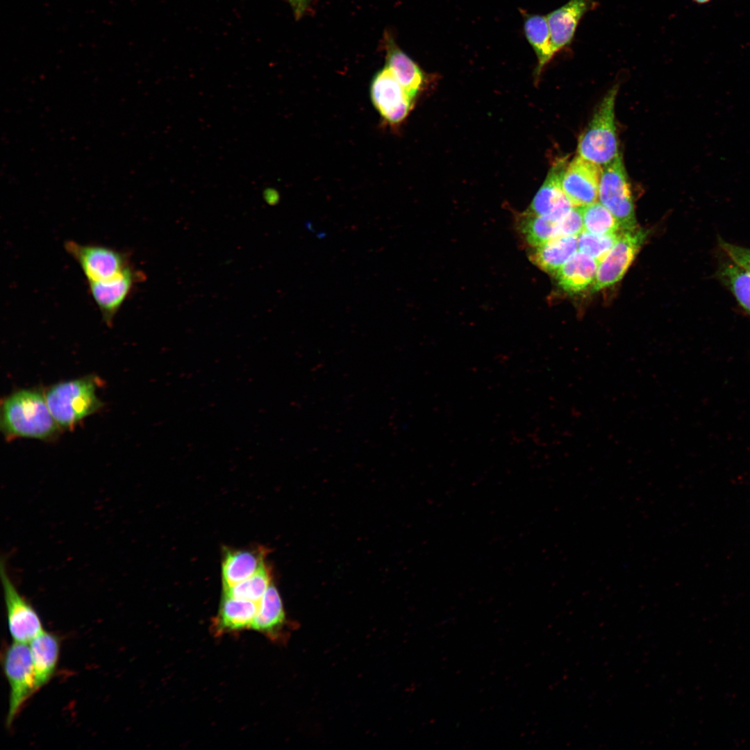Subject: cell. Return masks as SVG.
<instances>
[{"mask_svg": "<svg viewBox=\"0 0 750 750\" xmlns=\"http://www.w3.org/2000/svg\"><path fill=\"white\" fill-rule=\"evenodd\" d=\"M3 668L9 685L6 724L10 726L28 700L38 691L29 646L14 642L3 659Z\"/></svg>", "mask_w": 750, "mask_h": 750, "instance_id": "4", "label": "cell"}, {"mask_svg": "<svg viewBox=\"0 0 750 750\" xmlns=\"http://www.w3.org/2000/svg\"><path fill=\"white\" fill-rule=\"evenodd\" d=\"M598 199L618 221L622 229L637 227L633 199L621 154L601 167Z\"/></svg>", "mask_w": 750, "mask_h": 750, "instance_id": "6", "label": "cell"}, {"mask_svg": "<svg viewBox=\"0 0 750 750\" xmlns=\"http://www.w3.org/2000/svg\"><path fill=\"white\" fill-rule=\"evenodd\" d=\"M64 247L78 263L88 282L112 279L132 265L128 252L104 244L67 240Z\"/></svg>", "mask_w": 750, "mask_h": 750, "instance_id": "5", "label": "cell"}, {"mask_svg": "<svg viewBox=\"0 0 750 750\" xmlns=\"http://www.w3.org/2000/svg\"><path fill=\"white\" fill-rule=\"evenodd\" d=\"M0 427L4 438H18L51 441L61 428L51 415L44 392L40 389L17 390L2 399Z\"/></svg>", "mask_w": 750, "mask_h": 750, "instance_id": "1", "label": "cell"}, {"mask_svg": "<svg viewBox=\"0 0 750 750\" xmlns=\"http://www.w3.org/2000/svg\"><path fill=\"white\" fill-rule=\"evenodd\" d=\"M694 2L698 4H705L710 2L711 0H692Z\"/></svg>", "mask_w": 750, "mask_h": 750, "instance_id": "30", "label": "cell"}, {"mask_svg": "<svg viewBox=\"0 0 750 750\" xmlns=\"http://www.w3.org/2000/svg\"><path fill=\"white\" fill-rule=\"evenodd\" d=\"M620 233L598 235L583 231L578 236V251L593 258L599 263L612 248Z\"/></svg>", "mask_w": 750, "mask_h": 750, "instance_id": "26", "label": "cell"}, {"mask_svg": "<svg viewBox=\"0 0 750 750\" xmlns=\"http://www.w3.org/2000/svg\"><path fill=\"white\" fill-rule=\"evenodd\" d=\"M258 610V603L223 596L212 629L218 635L251 628Z\"/></svg>", "mask_w": 750, "mask_h": 750, "instance_id": "18", "label": "cell"}, {"mask_svg": "<svg viewBox=\"0 0 750 750\" xmlns=\"http://www.w3.org/2000/svg\"><path fill=\"white\" fill-rule=\"evenodd\" d=\"M146 278L145 273L132 265L112 279L88 282L89 294L107 326L112 325L118 312L137 285Z\"/></svg>", "mask_w": 750, "mask_h": 750, "instance_id": "9", "label": "cell"}, {"mask_svg": "<svg viewBox=\"0 0 750 750\" xmlns=\"http://www.w3.org/2000/svg\"><path fill=\"white\" fill-rule=\"evenodd\" d=\"M60 639L55 633L43 631L29 644L38 690L53 677L59 662Z\"/></svg>", "mask_w": 750, "mask_h": 750, "instance_id": "15", "label": "cell"}, {"mask_svg": "<svg viewBox=\"0 0 750 750\" xmlns=\"http://www.w3.org/2000/svg\"><path fill=\"white\" fill-rule=\"evenodd\" d=\"M617 90L614 86L604 95L578 140L577 155L601 167L621 154L615 114Z\"/></svg>", "mask_w": 750, "mask_h": 750, "instance_id": "3", "label": "cell"}, {"mask_svg": "<svg viewBox=\"0 0 750 750\" xmlns=\"http://www.w3.org/2000/svg\"><path fill=\"white\" fill-rule=\"evenodd\" d=\"M598 265L595 259L578 251L554 276L562 290L569 293H577L593 284Z\"/></svg>", "mask_w": 750, "mask_h": 750, "instance_id": "17", "label": "cell"}, {"mask_svg": "<svg viewBox=\"0 0 750 750\" xmlns=\"http://www.w3.org/2000/svg\"><path fill=\"white\" fill-rule=\"evenodd\" d=\"M531 260L552 275L578 251V236H559L533 247Z\"/></svg>", "mask_w": 750, "mask_h": 750, "instance_id": "19", "label": "cell"}, {"mask_svg": "<svg viewBox=\"0 0 750 750\" xmlns=\"http://www.w3.org/2000/svg\"><path fill=\"white\" fill-rule=\"evenodd\" d=\"M271 584L270 572L264 565L256 574L226 589L224 597L259 603Z\"/></svg>", "mask_w": 750, "mask_h": 750, "instance_id": "25", "label": "cell"}, {"mask_svg": "<svg viewBox=\"0 0 750 750\" xmlns=\"http://www.w3.org/2000/svg\"><path fill=\"white\" fill-rule=\"evenodd\" d=\"M369 91L374 106L391 128L399 126L414 105L415 99L407 94L385 66L373 76Z\"/></svg>", "mask_w": 750, "mask_h": 750, "instance_id": "8", "label": "cell"}, {"mask_svg": "<svg viewBox=\"0 0 750 750\" xmlns=\"http://www.w3.org/2000/svg\"><path fill=\"white\" fill-rule=\"evenodd\" d=\"M723 260L717 278L731 292L738 303L750 315V272L732 262Z\"/></svg>", "mask_w": 750, "mask_h": 750, "instance_id": "22", "label": "cell"}, {"mask_svg": "<svg viewBox=\"0 0 750 750\" xmlns=\"http://www.w3.org/2000/svg\"><path fill=\"white\" fill-rule=\"evenodd\" d=\"M262 548L227 551L222 562L223 589L231 588L256 574L264 565Z\"/></svg>", "mask_w": 750, "mask_h": 750, "instance_id": "16", "label": "cell"}, {"mask_svg": "<svg viewBox=\"0 0 750 750\" xmlns=\"http://www.w3.org/2000/svg\"><path fill=\"white\" fill-rule=\"evenodd\" d=\"M0 575L10 636L14 642H30L44 631L41 619L33 606L15 587L3 560L0 564Z\"/></svg>", "mask_w": 750, "mask_h": 750, "instance_id": "7", "label": "cell"}, {"mask_svg": "<svg viewBox=\"0 0 750 750\" xmlns=\"http://www.w3.org/2000/svg\"><path fill=\"white\" fill-rule=\"evenodd\" d=\"M647 233L639 228L622 229L618 240L599 263L592 292L601 290L620 281L642 245Z\"/></svg>", "mask_w": 750, "mask_h": 750, "instance_id": "10", "label": "cell"}, {"mask_svg": "<svg viewBox=\"0 0 750 750\" xmlns=\"http://www.w3.org/2000/svg\"><path fill=\"white\" fill-rule=\"evenodd\" d=\"M288 1L292 9L294 17L297 19H300L308 10L311 0H288Z\"/></svg>", "mask_w": 750, "mask_h": 750, "instance_id": "29", "label": "cell"}, {"mask_svg": "<svg viewBox=\"0 0 750 750\" xmlns=\"http://www.w3.org/2000/svg\"><path fill=\"white\" fill-rule=\"evenodd\" d=\"M385 67L401 84L407 94L415 99L425 82V75L418 65L404 53L388 33L384 36Z\"/></svg>", "mask_w": 750, "mask_h": 750, "instance_id": "14", "label": "cell"}, {"mask_svg": "<svg viewBox=\"0 0 750 750\" xmlns=\"http://www.w3.org/2000/svg\"><path fill=\"white\" fill-rule=\"evenodd\" d=\"M583 231V221L581 207H572L559 220L560 236H578Z\"/></svg>", "mask_w": 750, "mask_h": 750, "instance_id": "27", "label": "cell"}, {"mask_svg": "<svg viewBox=\"0 0 750 750\" xmlns=\"http://www.w3.org/2000/svg\"><path fill=\"white\" fill-rule=\"evenodd\" d=\"M584 231L598 235L615 234L622 231L618 221L599 201L581 206Z\"/></svg>", "mask_w": 750, "mask_h": 750, "instance_id": "24", "label": "cell"}, {"mask_svg": "<svg viewBox=\"0 0 750 750\" xmlns=\"http://www.w3.org/2000/svg\"><path fill=\"white\" fill-rule=\"evenodd\" d=\"M560 219L525 211L519 218L518 227L528 244L535 247L560 236Z\"/></svg>", "mask_w": 750, "mask_h": 750, "instance_id": "23", "label": "cell"}, {"mask_svg": "<svg viewBox=\"0 0 750 750\" xmlns=\"http://www.w3.org/2000/svg\"><path fill=\"white\" fill-rule=\"evenodd\" d=\"M597 6L594 0H569L546 16L555 53L571 45L581 19Z\"/></svg>", "mask_w": 750, "mask_h": 750, "instance_id": "12", "label": "cell"}, {"mask_svg": "<svg viewBox=\"0 0 750 750\" xmlns=\"http://www.w3.org/2000/svg\"><path fill=\"white\" fill-rule=\"evenodd\" d=\"M567 164L566 158H560L554 162L526 212L535 215H549L573 206L562 188Z\"/></svg>", "mask_w": 750, "mask_h": 750, "instance_id": "13", "label": "cell"}, {"mask_svg": "<svg viewBox=\"0 0 750 750\" xmlns=\"http://www.w3.org/2000/svg\"><path fill=\"white\" fill-rule=\"evenodd\" d=\"M601 167L576 155L565 169L562 188L573 206H584L597 201Z\"/></svg>", "mask_w": 750, "mask_h": 750, "instance_id": "11", "label": "cell"}, {"mask_svg": "<svg viewBox=\"0 0 750 750\" xmlns=\"http://www.w3.org/2000/svg\"><path fill=\"white\" fill-rule=\"evenodd\" d=\"M285 623V615L280 594L272 583L258 603V610L251 628L277 638Z\"/></svg>", "mask_w": 750, "mask_h": 750, "instance_id": "20", "label": "cell"}, {"mask_svg": "<svg viewBox=\"0 0 750 750\" xmlns=\"http://www.w3.org/2000/svg\"><path fill=\"white\" fill-rule=\"evenodd\" d=\"M718 246L735 264L750 272V248H747L718 238Z\"/></svg>", "mask_w": 750, "mask_h": 750, "instance_id": "28", "label": "cell"}, {"mask_svg": "<svg viewBox=\"0 0 750 750\" xmlns=\"http://www.w3.org/2000/svg\"><path fill=\"white\" fill-rule=\"evenodd\" d=\"M524 29L526 39L533 47L538 60V74L556 54L551 40L546 16L526 15L524 17Z\"/></svg>", "mask_w": 750, "mask_h": 750, "instance_id": "21", "label": "cell"}, {"mask_svg": "<svg viewBox=\"0 0 750 750\" xmlns=\"http://www.w3.org/2000/svg\"><path fill=\"white\" fill-rule=\"evenodd\" d=\"M98 383L97 378L87 376L57 383L44 391L50 412L61 429H72L103 406L97 395Z\"/></svg>", "mask_w": 750, "mask_h": 750, "instance_id": "2", "label": "cell"}]
</instances>
